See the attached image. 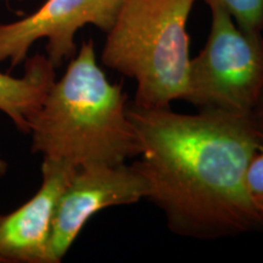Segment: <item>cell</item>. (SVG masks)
I'll return each instance as SVG.
<instances>
[{
  "instance_id": "cell-1",
  "label": "cell",
  "mask_w": 263,
  "mask_h": 263,
  "mask_svg": "<svg viewBox=\"0 0 263 263\" xmlns=\"http://www.w3.org/2000/svg\"><path fill=\"white\" fill-rule=\"evenodd\" d=\"M128 118L146 200L173 234L212 241L263 232V216L245 189L249 162L263 150V124L254 112L180 114L130 104Z\"/></svg>"
},
{
  "instance_id": "cell-2",
  "label": "cell",
  "mask_w": 263,
  "mask_h": 263,
  "mask_svg": "<svg viewBox=\"0 0 263 263\" xmlns=\"http://www.w3.org/2000/svg\"><path fill=\"white\" fill-rule=\"evenodd\" d=\"M32 153L80 168L121 164L139 155L122 87L98 64L93 39L82 43L29 120Z\"/></svg>"
},
{
  "instance_id": "cell-3",
  "label": "cell",
  "mask_w": 263,
  "mask_h": 263,
  "mask_svg": "<svg viewBox=\"0 0 263 263\" xmlns=\"http://www.w3.org/2000/svg\"><path fill=\"white\" fill-rule=\"evenodd\" d=\"M195 2L123 0L101 62L136 81L137 106L168 107L184 99L192 60L186 25Z\"/></svg>"
},
{
  "instance_id": "cell-4",
  "label": "cell",
  "mask_w": 263,
  "mask_h": 263,
  "mask_svg": "<svg viewBox=\"0 0 263 263\" xmlns=\"http://www.w3.org/2000/svg\"><path fill=\"white\" fill-rule=\"evenodd\" d=\"M211 10L205 47L190 60L183 100L199 110L248 115L263 94V35L241 29L226 10Z\"/></svg>"
},
{
  "instance_id": "cell-5",
  "label": "cell",
  "mask_w": 263,
  "mask_h": 263,
  "mask_svg": "<svg viewBox=\"0 0 263 263\" xmlns=\"http://www.w3.org/2000/svg\"><path fill=\"white\" fill-rule=\"evenodd\" d=\"M123 0H47L33 14L0 25V62L12 68L28 58L35 42L45 39L47 58L55 67L77 52L74 37L84 26L108 32Z\"/></svg>"
},
{
  "instance_id": "cell-6",
  "label": "cell",
  "mask_w": 263,
  "mask_h": 263,
  "mask_svg": "<svg viewBox=\"0 0 263 263\" xmlns=\"http://www.w3.org/2000/svg\"><path fill=\"white\" fill-rule=\"evenodd\" d=\"M149 185L134 164H94L76 170L59 199L52 221L50 255L60 263L95 213L147 199Z\"/></svg>"
},
{
  "instance_id": "cell-7",
  "label": "cell",
  "mask_w": 263,
  "mask_h": 263,
  "mask_svg": "<svg viewBox=\"0 0 263 263\" xmlns=\"http://www.w3.org/2000/svg\"><path fill=\"white\" fill-rule=\"evenodd\" d=\"M76 170L60 161L43 159L38 192L0 218V262L52 263L50 236L55 210Z\"/></svg>"
},
{
  "instance_id": "cell-8",
  "label": "cell",
  "mask_w": 263,
  "mask_h": 263,
  "mask_svg": "<svg viewBox=\"0 0 263 263\" xmlns=\"http://www.w3.org/2000/svg\"><path fill=\"white\" fill-rule=\"evenodd\" d=\"M55 70L47 55L35 54L25 60L22 77L0 72V111L21 133H29V120L57 80Z\"/></svg>"
},
{
  "instance_id": "cell-9",
  "label": "cell",
  "mask_w": 263,
  "mask_h": 263,
  "mask_svg": "<svg viewBox=\"0 0 263 263\" xmlns=\"http://www.w3.org/2000/svg\"><path fill=\"white\" fill-rule=\"evenodd\" d=\"M209 8L219 6L246 32H263V0H202Z\"/></svg>"
},
{
  "instance_id": "cell-10",
  "label": "cell",
  "mask_w": 263,
  "mask_h": 263,
  "mask_svg": "<svg viewBox=\"0 0 263 263\" xmlns=\"http://www.w3.org/2000/svg\"><path fill=\"white\" fill-rule=\"evenodd\" d=\"M245 189L250 202L263 216V150L249 162L245 173Z\"/></svg>"
},
{
  "instance_id": "cell-11",
  "label": "cell",
  "mask_w": 263,
  "mask_h": 263,
  "mask_svg": "<svg viewBox=\"0 0 263 263\" xmlns=\"http://www.w3.org/2000/svg\"><path fill=\"white\" fill-rule=\"evenodd\" d=\"M254 115L256 116V118L263 124V94L259 98L257 105H256L255 110H254Z\"/></svg>"
},
{
  "instance_id": "cell-12",
  "label": "cell",
  "mask_w": 263,
  "mask_h": 263,
  "mask_svg": "<svg viewBox=\"0 0 263 263\" xmlns=\"http://www.w3.org/2000/svg\"><path fill=\"white\" fill-rule=\"evenodd\" d=\"M6 172H8V162L0 156V179L5 176Z\"/></svg>"
},
{
  "instance_id": "cell-13",
  "label": "cell",
  "mask_w": 263,
  "mask_h": 263,
  "mask_svg": "<svg viewBox=\"0 0 263 263\" xmlns=\"http://www.w3.org/2000/svg\"><path fill=\"white\" fill-rule=\"evenodd\" d=\"M0 218H2V216H0ZM0 263H2V262H0Z\"/></svg>"
}]
</instances>
